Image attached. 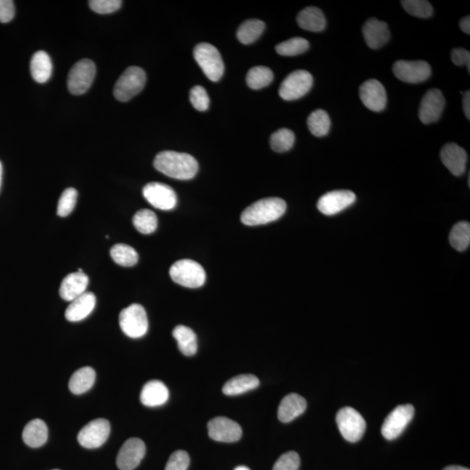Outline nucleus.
<instances>
[{
	"label": "nucleus",
	"instance_id": "1",
	"mask_svg": "<svg viewBox=\"0 0 470 470\" xmlns=\"http://www.w3.org/2000/svg\"><path fill=\"white\" fill-rule=\"evenodd\" d=\"M154 168L173 179H192L199 170V164L192 155L175 151H163L156 155Z\"/></svg>",
	"mask_w": 470,
	"mask_h": 470
},
{
	"label": "nucleus",
	"instance_id": "2",
	"mask_svg": "<svg viewBox=\"0 0 470 470\" xmlns=\"http://www.w3.org/2000/svg\"><path fill=\"white\" fill-rule=\"evenodd\" d=\"M286 210L287 203L284 199L266 198L247 207L240 219L247 225H264L280 219Z\"/></svg>",
	"mask_w": 470,
	"mask_h": 470
},
{
	"label": "nucleus",
	"instance_id": "3",
	"mask_svg": "<svg viewBox=\"0 0 470 470\" xmlns=\"http://www.w3.org/2000/svg\"><path fill=\"white\" fill-rule=\"evenodd\" d=\"M146 73L139 66H130L118 78L113 95L118 101L127 102L139 94L145 87Z\"/></svg>",
	"mask_w": 470,
	"mask_h": 470
},
{
	"label": "nucleus",
	"instance_id": "4",
	"mask_svg": "<svg viewBox=\"0 0 470 470\" xmlns=\"http://www.w3.org/2000/svg\"><path fill=\"white\" fill-rule=\"evenodd\" d=\"M194 56L199 68L210 80L218 81L224 73V63L220 51L213 44H198L194 50Z\"/></svg>",
	"mask_w": 470,
	"mask_h": 470
},
{
	"label": "nucleus",
	"instance_id": "5",
	"mask_svg": "<svg viewBox=\"0 0 470 470\" xmlns=\"http://www.w3.org/2000/svg\"><path fill=\"white\" fill-rule=\"evenodd\" d=\"M170 276L180 286L198 288L204 285L206 272L201 264L192 260H180L170 268Z\"/></svg>",
	"mask_w": 470,
	"mask_h": 470
},
{
	"label": "nucleus",
	"instance_id": "6",
	"mask_svg": "<svg viewBox=\"0 0 470 470\" xmlns=\"http://www.w3.org/2000/svg\"><path fill=\"white\" fill-rule=\"evenodd\" d=\"M121 330L128 338H142L148 330V319L145 309L140 304H132L120 314Z\"/></svg>",
	"mask_w": 470,
	"mask_h": 470
},
{
	"label": "nucleus",
	"instance_id": "7",
	"mask_svg": "<svg viewBox=\"0 0 470 470\" xmlns=\"http://www.w3.org/2000/svg\"><path fill=\"white\" fill-rule=\"evenodd\" d=\"M336 423L340 434L350 443L360 441L366 431V421L361 414L350 407L340 409Z\"/></svg>",
	"mask_w": 470,
	"mask_h": 470
},
{
	"label": "nucleus",
	"instance_id": "8",
	"mask_svg": "<svg viewBox=\"0 0 470 470\" xmlns=\"http://www.w3.org/2000/svg\"><path fill=\"white\" fill-rule=\"evenodd\" d=\"M96 74L94 63L88 58L77 62L69 73L68 87L74 95L84 94L91 87Z\"/></svg>",
	"mask_w": 470,
	"mask_h": 470
},
{
	"label": "nucleus",
	"instance_id": "9",
	"mask_svg": "<svg viewBox=\"0 0 470 470\" xmlns=\"http://www.w3.org/2000/svg\"><path fill=\"white\" fill-rule=\"evenodd\" d=\"M313 86V77L304 70L291 73L281 83L279 94L285 101L301 99L308 94Z\"/></svg>",
	"mask_w": 470,
	"mask_h": 470
},
{
	"label": "nucleus",
	"instance_id": "10",
	"mask_svg": "<svg viewBox=\"0 0 470 470\" xmlns=\"http://www.w3.org/2000/svg\"><path fill=\"white\" fill-rule=\"evenodd\" d=\"M414 408L412 404L400 405L385 419L382 434L387 440H395L402 435L412 421Z\"/></svg>",
	"mask_w": 470,
	"mask_h": 470
},
{
	"label": "nucleus",
	"instance_id": "11",
	"mask_svg": "<svg viewBox=\"0 0 470 470\" xmlns=\"http://www.w3.org/2000/svg\"><path fill=\"white\" fill-rule=\"evenodd\" d=\"M110 423L106 419L92 421L78 435V442L86 449L92 450L101 447L109 439Z\"/></svg>",
	"mask_w": 470,
	"mask_h": 470
},
{
	"label": "nucleus",
	"instance_id": "12",
	"mask_svg": "<svg viewBox=\"0 0 470 470\" xmlns=\"http://www.w3.org/2000/svg\"><path fill=\"white\" fill-rule=\"evenodd\" d=\"M393 72L395 77L403 82L417 84L431 77V68L428 63L423 61H399L395 63Z\"/></svg>",
	"mask_w": 470,
	"mask_h": 470
},
{
	"label": "nucleus",
	"instance_id": "13",
	"mask_svg": "<svg viewBox=\"0 0 470 470\" xmlns=\"http://www.w3.org/2000/svg\"><path fill=\"white\" fill-rule=\"evenodd\" d=\"M143 195L155 209L172 210L177 205V195L175 190L168 185L151 183L143 188Z\"/></svg>",
	"mask_w": 470,
	"mask_h": 470
},
{
	"label": "nucleus",
	"instance_id": "14",
	"mask_svg": "<svg viewBox=\"0 0 470 470\" xmlns=\"http://www.w3.org/2000/svg\"><path fill=\"white\" fill-rule=\"evenodd\" d=\"M207 428L210 438L216 442L235 443L239 441L242 435V427L228 417L214 418L207 424Z\"/></svg>",
	"mask_w": 470,
	"mask_h": 470
},
{
	"label": "nucleus",
	"instance_id": "15",
	"mask_svg": "<svg viewBox=\"0 0 470 470\" xmlns=\"http://www.w3.org/2000/svg\"><path fill=\"white\" fill-rule=\"evenodd\" d=\"M355 201L357 196L352 191L336 190L321 196L317 207L325 216H335L353 205Z\"/></svg>",
	"mask_w": 470,
	"mask_h": 470
},
{
	"label": "nucleus",
	"instance_id": "16",
	"mask_svg": "<svg viewBox=\"0 0 470 470\" xmlns=\"http://www.w3.org/2000/svg\"><path fill=\"white\" fill-rule=\"evenodd\" d=\"M146 454L145 443L139 438H130L123 444L117 457L120 470H133L138 467Z\"/></svg>",
	"mask_w": 470,
	"mask_h": 470
},
{
	"label": "nucleus",
	"instance_id": "17",
	"mask_svg": "<svg viewBox=\"0 0 470 470\" xmlns=\"http://www.w3.org/2000/svg\"><path fill=\"white\" fill-rule=\"evenodd\" d=\"M445 106V99L439 89H431L421 99L419 118L423 124H431L438 121Z\"/></svg>",
	"mask_w": 470,
	"mask_h": 470
},
{
	"label": "nucleus",
	"instance_id": "18",
	"mask_svg": "<svg viewBox=\"0 0 470 470\" xmlns=\"http://www.w3.org/2000/svg\"><path fill=\"white\" fill-rule=\"evenodd\" d=\"M360 97L365 106L373 112H381L386 107V90L378 80L365 81L360 87Z\"/></svg>",
	"mask_w": 470,
	"mask_h": 470
},
{
	"label": "nucleus",
	"instance_id": "19",
	"mask_svg": "<svg viewBox=\"0 0 470 470\" xmlns=\"http://www.w3.org/2000/svg\"><path fill=\"white\" fill-rule=\"evenodd\" d=\"M441 159L443 165L454 176L464 175L468 162V155L464 148L456 143H449L442 148Z\"/></svg>",
	"mask_w": 470,
	"mask_h": 470
},
{
	"label": "nucleus",
	"instance_id": "20",
	"mask_svg": "<svg viewBox=\"0 0 470 470\" xmlns=\"http://www.w3.org/2000/svg\"><path fill=\"white\" fill-rule=\"evenodd\" d=\"M89 278L83 272H76L66 276L62 280L59 295L66 302H73L81 295L86 293Z\"/></svg>",
	"mask_w": 470,
	"mask_h": 470
},
{
	"label": "nucleus",
	"instance_id": "21",
	"mask_svg": "<svg viewBox=\"0 0 470 470\" xmlns=\"http://www.w3.org/2000/svg\"><path fill=\"white\" fill-rule=\"evenodd\" d=\"M362 32L366 43L372 49H378L383 47L390 39V32L387 23L376 18H370L366 22Z\"/></svg>",
	"mask_w": 470,
	"mask_h": 470
},
{
	"label": "nucleus",
	"instance_id": "22",
	"mask_svg": "<svg viewBox=\"0 0 470 470\" xmlns=\"http://www.w3.org/2000/svg\"><path fill=\"white\" fill-rule=\"evenodd\" d=\"M95 305V295L92 292H86L71 302V304L66 310V320L71 323H77L86 319L94 311Z\"/></svg>",
	"mask_w": 470,
	"mask_h": 470
},
{
	"label": "nucleus",
	"instance_id": "23",
	"mask_svg": "<svg viewBox=\"0 0 470 470\" xmlns=\"http://www.w3.org/2000/svg\"><path fill=\"white\" fill-rule=\"evenodd\" d=\"M307 402L298 394L286 395L280 402L278 409V418L281 423H287L305 412Z\"/></svg>",
	"mask_w": 470,
	"mask_h": 470
},
{
	"label": "nucleus",
	"instance_id": "24",
	"mask_svg": "<svg viewBox=\"0 0 470 470\" xmlns=\"http://www.w3.org/2000/svg\"><path fill=\"white\" fill-rule=\"evenodd\" d=\"M169 398L168 388L161 381L154 380L144 385L140 401L147 407H159L165 404Z\"/></svg>",
	"mask_w": 470,
	"mask_h": 470
},
{
	"label": "nucleus",
	"instance_id": "25",
	"mask_svg": "<svg viewBox=\"0 0 470 470\" xmlns=\"http://www.w3.org/2000/svg\"><path fill=\"white\" fill-rule=\"evenodd\" d=\"M30 69L36 82H47L53 73V64L49 55L44 51H36L32 58Z\"/></svg>",
	"mask_w": 470,
	"mask_h": 470
},
{
	"label": "nucleus",
	"instance_id": "26",
	"mask_svg": "<svg viewBox=\"0 0 470 470\" xmlns=\"http://www.w3.org/2000/svg\"><path fill=\"white\" fill-rule=\"evenodd\" d=\"M22 438L27 446L39 447L47 443L48 438V428L42 420L35 419L27 424L22 434Z\"/></svg>",
	"mask_w": 470,
	"mask_h": 470
},
{
	"label": "nucleus",
	"instance_id": "27",
	"mask_svg": "<svg viewBox=\"0 0 470 470\" xmlns=\"http://www.w3.org/2000/svg\"><path fill=\"white\" fill-rule=\"evenodd\" d=\"M299 27L309 32H321L326 27V18L323 11L317 7H307L298 14Z\"/></svg>",
	"mask_w": 470,
	"mask_h": 470
},
{
	"label": "nucleus",
	"instance_id": "28",
	"mask_svg": "<svg viewBox=\"0 0 470 470\" xmlns=\"http://www.w3.org/2000/svg\"><path fill=\"white\" fill-rule=\"evenodd\" d=\"M260 385V380L254 375H240L233 377L225 383L222 391L227 395H238L254 390Z\"/></svg>",
	"mask_w": 470,
	"mask_h": 470
},
{
	"label": "nucleus",
	"instance_id": "29",
	"mask_svg": "<svg viewBox=\"0 0 470 470\" xmlns=\"http://www.w3.org/2000/svg\"><path fill=\"white\" fill-rule=\"evenodd\" d=\"M173 336L177 340L180 352L187 357H192L197 352V336L190 328L179 325L173 329Z\"/></svg>",
	"mask_w": 470,
	"mask_h": 470
},
{
	"label": "nucleus",
	"instance_id": "30",
	"mask_svg": "<svg viewBox=\"0 0 470 470\" xmlns=\"http://www.w3.org/2000/svg\"><path fill=\"white\" fill-rule=\"evenodd\" d=\"M96 373L94 369L84 367L78 369L69 381L70 391L74 395L86 393L94 386Z\"/></svg>",
	"mask_w": 470,
	"mask_h": 470
},
{
	"label": "nucleus",
	"instance_id": "31",
	"mask_svg": "<svg viewBox=\"0 0 470 470\" xmlns=\"http://www.w3.org/2000/svg\"><path fill=\"white\" fill-rule=\"evenodd\" d=\"M265 30V23L260 20H249L242 25L237 31V38L244 44L256 42Z\"/></svg>",
	"mask_w": 470,
	"mask_h": 470
},
{
	"label": "nucleus",
	"instance_id": "32",
	"mask_svg": "<svg viewBox=\"0 0 470 470\" xmlns=\"http://www.w3.org/2000/svg\"><path fill=\"white\" fill-rule=\"evenodd\" d=\"M273 80L272 70L262 66L251 68L247 75V86L254 90L268 87Z\"/></svg>",
	"mask_w": 470,
	"mask_h": 470
},
{
	"label": "nucleus",
	"instance_id": "33",
	"mask_svg": "<svg viewBox=\"0 0 470 470\" xmlns=\"http://www.w3.org/2000/svg\"><path fill=\"white\" fill-rule=\"evenodd\" d=\"M132 223L137 230L143 235H150L156 230L158 219L156 214L149 209L138 211L132 218Z\"/></svg>",
	"mask_w": 470,
	"mask_h": 470
},
{
	"label": "nucleus",
	"instance_id": "34",
	"mask_svg": "<svg viewBox=\"0 0 470 470\" xmlns=\"http://www.w3.org/2000/svg\"><path fill=\"white\" fill-rule=\"evenodd\" d=\"M450 245L457 251H464L470 244V225L469 222L461 221L454 225L450 234Z\"/></svg>",
	"mask_w": 470,
	"mask_h": 470
},
{
	"label": "nucleus",
	"instance_id": "35",
	"mask_svg": "<svg viewBox=\"0 0 470 470\" xmlns=\"http://www.w3.org/2000/svg\"><path fill=\"white\" fill-rule=\"evenodd\" d=\"M309 131L316 137L327 135L331 127V120L327 112L318 109L314 111L308 118Z\"/></svg>",
	"mask_w": 470,
	"mask_h": 470
},
{
	"label": "nucleus",
	"instance_id": "36",
	"mask_svg": "<svg viewBox=\"0 0 470 470\" xmlns=\"http://www.w3.org/2000/svg\"><path fill=\"white\" fill-rule=\"evenodd\" d=\"M111 257L116 264L122 266H135L139 260L138 253L125 244H116L110 250Z\"/></svg>",
	"mask_w": 470,
	"mask_h": 470
},
{
	"label": "nucleus",
	"instance_id": "37",
	"mask_svg": "<svg viewBox=\"0 0 470 470\" xmlns=\"http://www.w3.org/2000/svg\"><path fill=\"white\" fill-rule=\"evenodd\" d=\"M309 48L308 40L295 37L279 44H277L276 49L277 53L283 56H296L304 54Z\"/></svg>",
	"mask_w": 470,
	"mask_h": 470
},
{
	"label": "nucleus",
	"instance_id": "38",
	"mask_svg": "<svg viewBox=\"0 0 470 470\" xmlns=\"http://www.w3.org/2000/svg\"><path fill=\"white\" fill-rule=\"evenodd\" d=\"M295 140V136L293 132L287 128H281L273 133L270 138V144L273 151L277 153H284L293 147Z\"/></svg>",
	"mask_w": 470,
	"mask_h": 470
},
{
	"label": "nucleus",
	"instance_id": "39",
	"mask_svg": "<svg viewBox=\"0 0 470 470\" xmlns=\"http://www.w3.org/2000/svg\"><path fill=\"white\" fill-rule=\"evenodd\" d=\"M406 12L412 16L428 18L432 16L433 7L431 4L425 0H403L401 2Z\"/></svg>",
	"mask_w": 470,
	"mask_h": 470
},
{
	"label": "nucleus",
	"instance_id": "40",
	"mask_svg": "<svg viewBox=\"0 0 470 470\" xmlns=\"http://www.w3.org/2000/svg\"><path fill=\"white\" fill-rule=\"evenodd\" d=\"M77 198L78 192L75 188L70 187L63 192L58 201V216L61 217L69 216L76 206Z\"/></svg>",
	"mask_w": 470,
	"mask_h": 470
},
{
	"label": "nucleus",
	"instance_id": "41",
	"mask_svg": "<svg viewBox=\"0 0 470 470\" xmlns=\"http://www.w3.org/2000/svg\"><path fill=\"white\" fill-rule=\"evenodd\" d=\"M190 98L192 106L196 110L204 112V111L209 109L210 99L204 87L201 86L192 87L190 91Z\"/></svg>",
	"mask_w": 470,
	"mask_h": 470
},
{
	"label": "nucleus",
	"instance_id": "42",
	"mask_svg": "<svg viewBox=\"0 0 470 470\" xmlns=\"http://www.w3.org/2000/svg\"><path fill=\"white\" fill-rule=\"evenodd\" d=\"M301 465V459L295 451H290L283 454L273 466V470H298Z\"/></svg>",
	"mask_w": 470,
	"mask_h": 470
},
{
	"label": "nucleus",
	"instance_id": "43",
	"mask_svg": "<svg viewBox=\"0 0 470 470\" xmlns=\"http://www.w3.org/2000/svg\"><path fill=\"white\" fill-rule=\"evenodd\" d=\"M88 3L90 8L99 14L113 13L122 6L120 0H91Z\"/></svg>",
	"mask_w": 470,
	"mask_h": 470
},
{
	"label": "nucleus",
	"instance_id": "44",
	"mask_svg": "<svg viewBox=\"0 0 470 470\" xmlns=\"http://www.w3.org/2000/svg\"><path fill=\"white\" fill-rule=\"evenodd\" d=\"M190 464V454L186 451L178 450L170 457L165 470H187Z\"/></svg>",
	"mask_w": 470,
	"mask_h": 470
},
{
	"label": "nucleus",
	"instance_id": "45",
	"mask_svg": "<svg viewBox=\"0 0 470 470\" xmlns=\"http://www.w3.org/2000/svg\"><path fill=\"white\" fill-rule=\"evenodd\" d=\"M15 14L14 3L12 0H0V22L8 23Z\"/></svg>",
	"mask_w": 470,
	"mask_h": 470
},
{
	"label": "nucleus",
	"instance_id": "46",
	"mask_svg": "<svg viewBox=\"0 0 470 470\" xmlns=\"http://www.w3.org/2000/svg\"><path fill=\"white\" fill-rule=\"evenodd\" d=\"M451 59H452L454 65L459 66H467L469 72H470V54L469 51L464 49V48H456L451 51Z\"/></svg>",
	"mask_w": 470,
	"mask_h": 470
},
{
	"label": "nucleus",
	"instance_id": "47",
	"mask_svg": "<svg viewBox=\"0 0 470 470\" xmlns=\"http://www.w3.org/2000/svg\"><path fill=\"white\" fill-rule=\"evenodd\" d=\"M464 111L465 116L467 117L468 120L470 118V92L469 91L466 92L464 97Z\"/></svg>",
	"mask_w": 470,
	"mask_h": 470
},
{
	"label": "nucleus",
	"instance_id": "48",
	"mask_svg": "<svg viewBox=\"0 0 470 470\" xmlns=\"http://www.w3.org/2000/svg\"><path fill=\"white\" fill-rule=\"evenodd\" d=\"M460 28L462 32L467 33L468 35H470V17H464L460 21Z\"/></svg>",
	"mask_w": 470,
	"mask_h": 470
},
{
	"label": "nucleus",
	"instance_id": "49",
	"mask_svg": "<svg viewBox=\"0 0 470 470\" xmlns=\"http://www.w3.org/2000/svg\"><path fill=\"white\" fill-rule=\"evenodd\" d=\"M443 470H469V469L462 467V466H449Z\"/></svg>",
	"mask_w": 470,
	"mask_h": 470
},
{
	"label": "nucleus",
	"instance_id": "50",
	"mask_svg": "<svg viewBox=\"0 0 470 470\" xmlns=\"http://www.w3.org/2000/svg\"><path fill=\"white\" fill-rule=\"evenodd\" d=\"M2 175H3V168H2L1 162H0V187H1Z\"/></svg>",
	"mask_w": 470,
	"mask_h": 470
},
{
	"label": "nucleus",
	"instance_id": "51",
	"mask_svg": "<svg viewBox=\"0 0 470 470\" xmlns=\"http://www.w3.org/2000/svg\"><path fill=\"white\" fill-rule=\"evenodd\" d=\"M235 470H250V469L246 467V466H238V467L235 468Z\"/></svg>",
	"mask_w": 470,
	"mask_h": 470
},
{
	"label": "nucleus",
	"instance_id": "52",
	"mask_svg": "<svg viewBox=\"0 0 470 470\" xmlns=\"http://www.w3.org/2000/svg\"><path fill=\"white\" fill-rule=\"evenodd\" d=\"M54 470H58V469H54Z\"/></svg>",
	"mask_w": 470,
	"mask_h": 470
}]
</instances>
